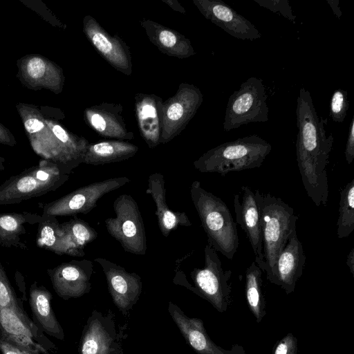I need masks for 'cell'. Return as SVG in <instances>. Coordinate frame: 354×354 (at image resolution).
Here are the masks:
<instances>
[{"instance_id":"6da1fadb","label":"cell","mask_w":354,"mask_h":354,"mask_svg":"<svg viewBox=\"0 0 354 354\" xmlns=\"http://www.w3.org/2000/svg\"><path fill=\"white\" fill-rule=\"evenodd\" d=\"M297 161L303 185L315 206L328 201L327 165L334 138L327 135V119L319 117L310 93L301 88L297 100Z\"/></svg>"},{"instance_id":"7a4b0ae2","label":"cell","mask_w":354,"mask_h":354,"mask_svg":"<svg viewBox=\"0 0 354 354\" xmlns=\"http://www.w3.org/2000/svg\"><path fill=\"white\" fill-rule=\"evenodd\" d=\"M30 145L44 160L56 164L67 175L82 163L88 142L45 118L35 106L17 105Z\"/></svg>"},{"instance_id":"3957f363","label":"cell","mask_w":354,"mask_h":354,"mask_svg":"<svg viewBox=\"0 0 354 354\" xmlns=\"http://www.w3.org/2000/svg\"><path fill=\"white\" fill-rule=\"evenodd\" d=\"M263 238V253L267 279L275 283V266L299 217L292 207L280 198L255 190Z\"/></svg>"},{"instance_id":"277c9868","label":"cell","mask_w":354,"mask_h":354,"mask_svg":"<svg viewBox=\"0 0 354 354\" xmlns=\"http://www.w3.org/2000/svg\"><path fill=\"white\" fill-rule=\"evenodd\" d=\"M190 197L207 236V244L228 259H232L239 245L236 227L227 205L205 190L200 181L190 186Z\"/></svg>"},{"instance_id":"5b68a950","label":"cell","mask_w":354,"mask_h":354,"mask_svg":"<svg viewBox=\"0 0 354 354\" xmlns=\"http://www.w3.org/2000/svg\"><path fill=\"white\" fill-rule=\"evenodd\" d=\"M272 150L271 145L257 135L238 138L219 145L194 162L201 173L230 172L260 167Z\"/></svg>"},{"instance_id":"8992f818","label":"cell","mask_w":354,"mask_h":354,"mask_svg":"<svg viewBox=\"0 0 354 354\" xmlns=\"http://www.w3.org/2000/svg\"><path fill=\"white\" fill-rule=\"evenodd\" d=\"M69 178L55 163L46 160L12 176L0 185V205L19 203L60 187Z\"/></svg>"},{"instance_id":"52a82bcc","label":"cell","mask_w":354,"mask_h":354,"mask_svg":"<svg viewBox=\"0 0 354 354\" xmlns=\"http://www.w3.org/2000/svg\"><path fill=\"white\" fill-rule=\"evenodd\" d=\"M113 207L115 216L104 221L108 233L124 251L145 255L147 249V236L137 202L131 195L124 194L115 199Z\"/></svg>"},{"instance_id":"ba28073f","label":"cell","mask_w":354,"mask_h":354,"mask_svg":"<svg viewBox=\"0 0 354 354\" xmlns=\"http://www.w3.org/2000/svg\"><path fill=\"white\" fill-rule=\"evenodd\" d=\"M266 87L261 79L249 77L229 97L223 122L225 131L251 122L268 121Z\"/></svg>"},{"instance_id":"9c48e42d","label":"cell","mask_w":354,"mask_h":354,"mask_svg":"<svg viewBox=\"0 0 354 354\" xmlns=\"http://www.w3.org/2000/svg\"><path fill=\"white\" fill-rule=\"evenodd\" d=\"M205 266L190 273L195 292L207 300L219 312L227 310L230 303L232 286L230 270H225L216 251L209 244L204 249Z\"/></svg>"},{"instance_id":"30bf717a","label":"cell","mask_w":354,"mask_h":354,"mask_svg":"<svg viewBox=\"0 0 354 354\" xmlns=\"http://www.w3.org/2000/svg\"><path fill=\"white\" fill-rule=\"evenodd\" d=\"M130 181L129 178L121 176L84 185L55 201L44 204L42 214L56 217L86 214L97 206L98 201L104 195Z\"/></svg>"},{"instance_id":"8fae6325","label":"cell","mask_w":354,"mask_h":354,"mask_svg":"<svg viewBox=\"0 0 354 354\" xmlns=\"http://www.w3.org/2000/svg\"><path fill=\"white\" fill-rule=\"evenodd\" d=\"M203 100L200 89L181 83L174 95L163 102L160 144L173 140L184 130Z\"/></svg>"},{"instance_id":"7c38bea8","label":"cell","mask_w":354,"mask_h":354,"mask_svg":"<svg viewBox=\"0 0 354 354\" xmlns=\"http://www.w3.org/2000/svg\"><path fill=\"white\" fill-rule=\"evenodd\" d=\"M93 263L91 260H71L48 269L53 288L64 299L77 298L91 288Z\"/></svg>"},{"instance_id":"4fadbf2b","label":"cell","mask_w":354,"mask_h":354,"mask_svg":"<svg viewBox=\"0 0 354 354\" xmlns=\"http://www.w3.org/2000/svg\"><path fill=\"white\" fill-rule=\"evenodd\" d=\"M83 30L100 55L117 71L126 75L132 73L129 47L118 35H111L90 15L83 19Z\"/></svg>"},{"instance_id":"5bb4252c","label":"cell","mask_w":354,"mask_h":354,"mask_svg":"<svg viewBox=\"0 0 354 354\" xmlns=\"http://www.w3.org/2000/svg\"><path fill=\"white\" fill-rule=\"evenodd\" d=\"M104 273L113 301L123 313L131 310L138 300L142 288L141 277L129 272L122 266L102 257L94 259Z\"/></svg>"},{"instance_id":"9a60e30c","label":"cell","mask_w":354,"mask_h":354,"mask_svg":"<svg viewBox=\"0 0 354 354\" xmlns=\"http://www.w3.org/2000/svg\"><path fill=\"white\" fill-rule=\"evenodd\" d=\"M199 12L229 35L253 41L261 35L249 20L220 0H193Z\"/></svg>"},{"instance_id":"2e32d148","label":"cell","mask_w":354,"mask_h":354,"mask_svg":"<svg viewBox=\"0 0 354 354\" xmlns=\"http://www.w3.org/2000/svg\"><path fill=\"white\" fill-rule=\"evenodd\" d=\"M234 208L237 223L245 232L253 250L254 262L265 270L261 219L254 193L248 186H242L240 194L234 197Z\"/></svg>"},{"instance_id":"e0dca14e","label":"cell","mask_w":354,"mask_h":354,"mask_svg":"<svg viewBox=\"0 0 354 354\" xmlns=\"http://www.w3.org/2000/svg\"><path fill=\"white\" fill-rule=\"evenodd\" d=\"M19 77L31 89L46 88L57 94L62 92L64 76L62 69L41 55H26L18 61Z\"/></svg>"},{"instance_id":"ac0fdd59","label":"cell","mask_w":354,"mask_h":354,"mask_svg":"<svg viewBox=\"0 0 354 354\" xmlns=\"http://www.w3.org/2000/svg\"><path fill=\"white\" fill-rule=\"evenodd\" d=\"M168 310L187 343L198 354H245L239 346L225 350L216 345L208 336L201 319L187 317L172 302L169 303Z\"/></svg>"},{"instance_id":"d6986e66","label":"cell","mask_w":354,"mask_h":354,"mask_svg":"<svg viewBox=\"0 0 354 354\" xmlns=\"http://www.w3.org/2000/svg\"><path fill=\"white\" fill-rule=\"evenodd\" d=\"M120 104L102 103L86 108L84 118L99 135L109 138L132 140L133 132L128 131Z\"/></svg>"},{"instance_id":"ffe728a7","label":"cell","mask_w":354,"mask_h":354,"mask_svg":"<svg viewBox=\"0 0 354 354\" xmlns=\"http://www.w3.org/2000/svg\"><path fill=\"white\" fill-rule=\"evenodd\" d=\"M0 328L2 338L9 341L24 354H39L44 350L33 339L32 323L19 308L16 309L0 308Z\"/></svg>"},{"instance_id":"44dd1931","label":"cell","mask_w":354,"mask_h":354,"mask_svg":"<svg viewBox=\"0 0 354 354\" xmlns=\"http://www.w3.org/2000/svg\"><path fill=\"white\" fill-rule=\"evenodd\" d=\"M306 256L296 230H293L277 259L275 266V283L287 294L294 291L295 284L303 273Z\"/></svg>"},{"instance_id":"7402d4cb","label":"cell","mask_w":354,"mask_h":354,"mask_svg":"<svg viewBox=\"0 0 354 354\" xmlns=\"http://www.w3.org/2000/svg\"><path fill=\"white\" fill-rule=\"evenodd\" d=\"M162 99L155 94L137 93L135 110L140 135L149 148L160 145Z\"/></svg>"},{"instance_id":"603a6c76","label":"cell","mask_w":354,"mask_h":354,"mask_svg":"<svg viewBox=\"0 0 354 354\" xmlns=\"http://www.w3.org/2000/svg\"><path fill=\"white\" fill-rule=\"evenodd\" d=\"M146 194H149L156 205L155 214L158 225L165 237L180 226L189 227L192 223L185 212L171 210L166 201L165 179L162 174L154 172L149 175Z\"/></svg>"},{"instance_id":"cb8c5ba5","label":"cell","mask_w":354,"mask_h":354,"mask_svg":"<svg viewBox=\"0 0 354 354\" xmlns=\"http://www.w3.org/2000/svg\"><path fill=\"white\" fill-rule=\"evenodd\" d=\"M140 22L150 41L164 54L180 59L196 54L190 40L176 30L149 19Z\"/></svg>"},{"instance_id":"d4e9b609","label":"cell","mask_w":354,"mask_h":354,"mask_svg":"<svg viewBox=\"0 0 354 354\" xmlns=\"http://www.w3.org/2000/svg\"><path fill=\"white\" fill-rule=\"evenodd\" d=\"M115 335L114 324L100 313L93 311L83 330L80 353L111 354Z\"/></svg>"},{"instance_id":"484cf974","label":"cell","mask_w":354,"mask_h":354,"mask_svg":"<svg viewBox=\"0 0 354 354\" xmlns=\"http://www.w3.org/2000/svg\"><path fill=\"white\" fill-rule=\"evenodd\" d=\"M51 293L44 286L35 282L30 288L29 302L39 326L48 335L64 339L62 328L59 324L51 307Z\"/></svg>"},{"instance_id":"4316f807","label":"cell","mask_w":354,"mask_h":354,"mask_svg":"<svg viewBox=\"0 0 354 354\" xmlns=\"http://www.w3.org/2000/svg\"><path fill=\"white\" fill-rule=\"evenodd\" d=\"M138 147L122 140H106L88 144L82 163L100 165L120 162L134 156Z\"/></svg>"},{"instance_id":"83f0119b","label":"cell","mask_w":354,"mask_h":354,"mask_svg":"<svg viewBox=\"0 0 354 354\" xmlns=\"http://www.w3.org/2000/svg\"><path fill=\"white\" fill-rule=\"evenodd\" d=\"M41 218V215L28 212L0 213V245L27 249L21 238L26 233L24 225L38 224Z\"/></svg>"},{"instance_id":"f1b7e54d","label":"cell","mask_w":354,"mask_h":354,"mask_svg":"<svg viewBox=\"0 0 354 354\" xmlns=\"http://www.w3.org/2000/svg\"><path fill=\"white\" fill-rule=\"evenodd\" d=\"M36 243L38 247L58 255L71 256L66 234L56 216L41 215L38 223Z\"/></svg>"},{"instance_id":"f546056e","label":"cell","mask_w":354,"mask_h":354,"mask_svg":"<svg viewBox=\"0 0 354 354\" xmlns=\"http://www.w3.org/2000/svg\"><path fill=\"white\" fill-rule=\"evenodd\" d=\"M71 247V257H82L84 248L97 239L98 234L87 222L77 217L61 223Z\"/></svg>"},{"instance_id":"4dcf8cb0","label":"cell","mask_w":354,"mask_h":354,"mask_svg":"<svg viewBox=\"0 0 354 354\" xmlns=\"http://www.w3.org/2000/svg\"><path fill=\"white\" fill-rule=\"evenodd\" d=\"M262 270L253 261L245 272V295L248 306L257 322L264 317L266 303L262 292Z\"/></svg>"},{"instance_id":"1f68e13d","label":"cell","mask_w":354,"mask_h":354,"mask_svg":"<svg viewBox=\"0 0 354 354\" xmlns=\"http://www.w3.org/2000/svg\"><path fill=\"white\" fill-rule=\"evenodd\" d=\"M354 230V179L348 182L340 192L337 236L348 237Z\"/></svg>"},{"instance_id":"d6a6232c","label":"cell","mask_w":354,"mask_h":354,"mask_svg":"<svg viewBox=\"0 0 354 354\" xmlns=\"http://www.w3.org/2000/svg\"><path fill=\"white\" fill-rule=\"evenodd\" d=\"M349 108L348 93L343 89H336L330 98L329 115L332 120L338 123L344 122Z\"/></svg>"},{"instance_id":"836d02e7","label":"cell","mask_w":354,"mask_h":354,"mask_svg":"<svg viewBox=\"0 0 354 354\" xmlns=\"http://www.w3.org/2000/svg\"><path fill=\"white\" fill-rule=\"evenodd\" d=\"M260 6L273 12H278L290 21H295L296 16L288 0H254Z\"/></svg>"},{"instance_id":"e575fe53","label":"cell","mask_w":354,"mask_h":354,"mask_svg":"<svg viewBox=\"0 0 354 354\" xmlns=\"http://www.w3.org/2000/svg\"><path fill=\"white\" fill-rule=\"evenodd\" d=\"M297 339L289 333L277 343L273 354H297Z\"/></svg>"},{"instance_id":"d590c367","label":"cell","mask_w":354,"mask_h":354,"mask_svg":"<svg viewBox=\"0 0 354 354\" xmlns=\"http://www.w3.org/2000/svg\"><path fill=\"white\" fill-rule=\"evenodd\" d=\"M344 154L347 163L351 164L354 159V117L350 124Z\"/></svg>"},{"instance_id":"8d00e7d4","label":"cell","mask_w":354,"mask_h":354,"mask_svg":"<svg viewBox=\"0 0 354 354\" xmlns=\"http://www.w3.org/2000/svg\"><path fill=\"white\" fill-rule=\"evenodd\" d=\"M0 143L10 147L17 144L12 133L0 122Z\"/></svg>"},{"instance_id":"74e56055","label":"cell","mask_w":354,"mask_h":354,"mask_svg":"<svg viewBox=\"0 0 354 354\" xmlns=\"http://www.w3.org/2000/svg\"><path fill=\"white\" fill-rule=\"evenodd\" d=\"M0 351L2 354H24L19 348L4 338H0Z\"/></svg>"},{"instance_id":"f35d334b","label":"cell","mask_w":354,"mask_h":354,"mask_svg":"<svg viewBox=\"0 0 354 354\" xmlns=\"http://www.w3.org/2000/svg\"><path fill=\"white\" fill-rule=\"evenodd\" d=\"M326 1L329 4L330 8L332 9L336 17L339 19L342 15V12L339 6V0H327Z\"/></svg>"},{"instance_id":"ab89813d","label":"cell","mask_w":354,"mask_h":354,"mask_svg":"<svg viewBox=\"0 0 354 354\" xmlns=\"http://www.w3.org/2000/svg\"><path fill=\"white\" fill-rule=\"evenodd\" d=\"M162 1L169 5L173 10L181 13H185L184 8L176 0H162Z\"/></svg>"},{"instance_id":"60d3db41","label":"cell","mask_w":354,"mask_h":354,"mask_svg":"<svg viewBox=\"0 0 354 354\" xmlns=\"http://www.w3.org/2000/svg\"><path fill=\"white\" fill-rule=\"evenodd\" d=\"M346 263L347 266L348 267L351 273L353 275L354 274V248H352L351 251L349 252L347 258Z\"/></svg>"},{"instance_id":"b9f144b4","label":"cell","mask_w":354,"mask_h":354,"mask_svg":"<svg viewBox=\"0 0 354 354\" xmlns=\"http://www.w3.org/2000/svg\"><path fill=\"white\" fill-rule=\"evenodd\" d=\"M4 162L5 158L0 156V171L5 169Z\"/></svg>"}]
</instances>
